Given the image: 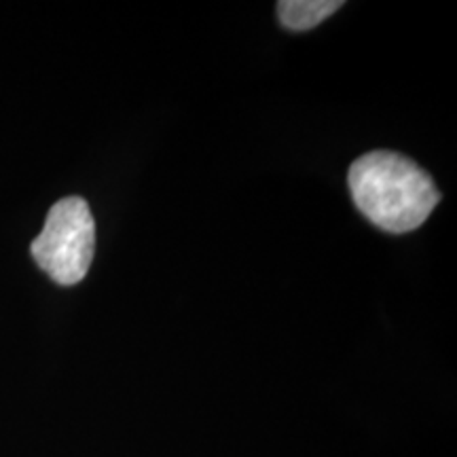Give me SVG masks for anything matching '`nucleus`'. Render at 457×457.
<instances>
[{"mask_svg": "<svg viewBox=\"0 0 457 457\" xmlns=\"http://www.w3.org/2000/svg\"><path fill=\"white\" fill-rule=\"evenodd\" d=\"M347 182L356 208L387 233H409L421 227L441 202L430 176L392 151H373L356 159Z\"/></svg>", "mask_w": 457, "mask_h": 457, "instance_id": "nucleus-1", "label": "nucleus"}, {"mask_svg": "<svg viewBox=\"0 0 457 457\" xmlns=\"http://www.w3.org/2000/svg\"><path fill=\"white\" fill-rule=\"evenodd\" d=\"M341 7V0H282L278 3V17L288 30L305 32L322 24Z\"/></svg>", "mask_w": 457, "mask_h": 457, "instance_id": "nucleus-3", "label": "nucleus"}, {"mask_svg": "<svg viewBox=\"0 0 457 457\" xmlns=\"http://www.w3.org/2000/svg\"><path fill=\"white\" fill-rule=\"evenodd\" d=\"M96 253V222L81 197L60 199L49 210L41 236L32 242L37 265L62 286H74L87 276Z\"/></svg>", "mask_w": 457, "mask_h": 457, "instance_id": "nucleus-2", "label": "nucleus"}]
</instances>
